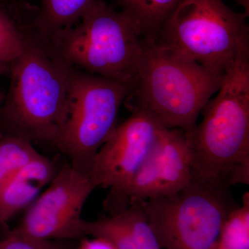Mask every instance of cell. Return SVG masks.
Returning a JSON list of instances; mask_svg holds the SVG:
<instances>
[{"instance_id":"12","label":"cell","mask_w":249,"mask_h":249,"mask_svg":"<svg viewBox=\"0 0 249 249\" xmlns=\"http://www.w3.org/2000/svg\"><path fill=\"white\" fill-rule=\"evenodd\" d=\"M58 169L53 160L40 154L10 178L0 188V224L32 204Z\"/></svg>"},{"instance_id":"6","label":"cell","mask_w":249,"mask_h":249,"mask_svg":"<svg viewBox=\"0 0 249 249\" xmlns=\"http://www.w3.org/2000/svg\"><path fill=\"white\" fill-rule=\"evenodd\" d=\"M229 188L192 180L171 196L139 202L160 249H217L224 223L240 206Z\"/></svg>"},{"instance_id":"11","label":"cell","mask_w":249,"mask_h":249,"mask_svg":"<svg viewBox=\"0 0 249 249\" xmlns=\"http://www.w3.org/2000/svg\"><path fill=\"white\" fill-rule=\"evenodd\" d=\"M84 236L109 241L116 249H161L142 205H132L110 217L81 222Z\"/></svg>"},{"instance_id":"19","label":"cell","mask_w":249,"mask_h":249,"mask_svg":"<svg viewBox=\"0 0 249 249\" xmlns=\"http://www.w3.org/2000/svg\"><path fill=\"white\" fill-rule=\"evenodd\" d=\"M74 249H116L109 241L100 237L83 239L80 245Z\"/></svg>"},{"instance_id":"10","label":"cell","mask_w":249,"mask_h":249,"mask_svg":"<svg viewBox=\"0 0 249 249\" xmlns=\"http://www.w3.org/2000/svg\"><path fill=\"white\" fill-rule=\"evenodd\" d=\"M132 114L117 127L100 148L89 176L98 187L115 196L127 185L147 158L165 127L146 111L132 109Z\"/></svg>"},{"instance_id":"20","label":"cell","mask_w":249,"mask_h":249,"mask_svg":"<svg viewBox=\"0 0 249 249\" xmlns=\"http://www.w3.org/2000/svg\"><path fill=\"white\" fill-rule=\"evenodd\" d=\"M10 65H11L0 62V75L4 74V73H6V72L9 71Z\"/></svg>"},{"instance_id":"22","label":"cell","mask_w":249,"mask_h":249,"mask_svg":"<svg viewBox=\"0 0 249 249\" xmlns=\"http://www.w3.org/2000/svg\"><path fill=\"white\" fill-rule=\"evenodd\" d=\"M230 249L226 248V247H223V246L219 245V244H218L217 249Z\"/></svg>"},{"instance_id":"4","label":"cell","mask_w":249,"mask_h":249,"mask_svg":"<svg viewBox=\"0 0 249 249\" xmlns=\"http://www.w3.org/2000/svg\"><path fill=\"white\" fill-rule=\"evenodd\" d=\"M54 56L90 74L134 83L142 55V39L133 22L102 0H95L76 27L43 42Z\"/></svg>"},{"instance_id":"5","label":"cell","mask_w":249,"mask_h":249,"mask_svg":"<svg viewBox=\"0 0 249 249\" xmlns=\"http://www.w3.org/2000/svg\"><path fill=\"white\" fill-rule=\"evenodd\" d=\"M247 17L222 0H182L155 42L224 77L249 42Z\"/></svg>"},{"instance_id":"17","label":"cell","mask_w":249,"mask_h":249,"mask_svg":"<svg viewBox=\"0 0 249 249\" xmlns=\"http://www.w3.org/2000/svg\"><path fill=\"white\" fill-rule=\"evenodd\" d=\"M23 34L14 21L0 10V62L11 65L22 53Z\"/></svg>"},{"instance_id":"2","label":"cell","mask_w":249,"mask_h":249,"mask_svg":"<svg viewBox=\"0 0 249 249\" xmlns=\"http://www.w3.org/2000/svg\"><path fill=\"white\" fill-rule=\"evenodd\" d=\"M22 53L10 65L11 85L0 107V137L53 143L67 120L71 66L35 36L23 35Z\"/></svg>"},{"instance_id":"13","label":"cell","mask_w":249,"mask_h":249,"mask_svg":"<svg viewBox=\"0 0 249 249\" xmlns=\"http://www.w3.org/2000/svg\"><path fill=\"white\" fill-rule=\"evenodd\" d=\"M133 22L142 40L155 42L182 0H116Z\"/></svg>"},{"instance_id":"8","label":"cell","mask_w":249,"mask_h":249,"mask_svg":"<svg viewBox=\"0 0 249 249\" xmlns=\"http://www.w3.org/2000/svg\"><path fill=\"white\" fill-rule=\"evenodd\" d=\"M97 187L89 175L65 162L47 189L31 204L13 231L42 240H70L85 237L80 228L82 211Z\"/></svg>"},{"instance_id":"15","label":"cell","mask_w":249,"mask_h":249,"mask_svg":"<svg viewBox=\"0 0 249 249\" xmlns=\"http://www.w3.org/2000/svg\"><path fill=\"white\" fill-rule=\"evenodd\" d=\"M39 155L29 141L14 136L0 137V188Z\"/></svg>"},{"instance_id":"7","label":"cell","mask_w":249,"mask_h":249,"mask_svg":"<svg viewBox=\"0 0 249 249\" xmlns=\"http://www.w3.org/2000/svg\"><path fill=\"white\" fill-rule=\"evenodd\" d=\"M135 83L109 79L71 67L68 114L53 143L73 168L89 175L95 156L117 127L121 106Z\"/></svg>"},{"instance_id":"14","label":"cell","mask_w":249,"mask_h":249,"mask_svg":"<svg viewBox=\"0 0 249 249\" xmlns=\"http://www.w3.org/2000/svg\"><path fill=\"white\" fill-rule=\"evenodd\" d=\"M40 10L34 22L36 35L45 42L58 31L79 20L95 0H39Z\"/></svg>"},{"instance_id":"3","label":"cell","mask_w":249,"mask_h":249,"mask_svg":"<svg viewBox=\"0 0 249 249\" xmlns=\"http://www.w3.org/2000/svg\"><path fill=\"white\" fill-rule=\"evenodd\" d=\"M224 77L171 49L142 40L138 75L126 100L131 109L146 111L167 128L181 129L188 136Z\"/></svg>"},{"instance_id":"18","label":"cell","mask_w":249,"mask_h":249,"mask_svg":"<svg viewBox=\"0 0 249 249\" xmlns=\"http://www.w3.org/2000/svg\"><path fill=\"white\" fill-rule=\"evenodd\" d=\"M0 249H74L65 240H42L11 231L0 240Z\"/></svg>"},{"instance_id":"16","label":"cell","mask_w":249,"mask_h":249,"mask_svg":"<svg viewBox=\"0 0 249 249\" xmlns=\"http://www.w3.org/2000/svg\"><path fill=\"white\" fill-rule=\"evenodd\" d=\"M219 245L230 249H249V196L246 193L243 205L229 214L223 226Z\"/></svg>"},{"instance_id":"9","label":"cell","mask_w":249,"mask_h":249,"mask_svg":"<svg viewBox=\"0 0 249 249\" xmlns=\"http://www.w3.org/2000/svg\"><path fill=\"white\" fill-rule=\"evenodd\" d=\"M192 179L191 150L186 133L165 127L138 171L119 193L106 199L105 206L114 214L142 201L175 194Z\"/></svg>"},{"instance_id":"1","label":"cell","mask_w":249,"mask_h":249,"mask_svg":"<svg viewBox=\"0 0 249 249\" xmlns=\"http://www.w3.org/2000/svg\"><path fill=\"white\" fill-rule=\"evenodd\" d=\"M217 95L186 136L194 181L225 185L249 182V42L242 46Z\"/></svg>"},{"instance_id":"21","label":"cell","mask_w":249,"mask_h":249,"mask_svg":"<svg viewBox=\"0 0 249 249\" xmlns=\"http://www.w3.org/2000/svg\"><path fill=\"white\" fill-rule=\"evenodd\" d=\"M3 101H4V94L0 92V107H1V103H2Z\"/></svg>"}]
</instances>
